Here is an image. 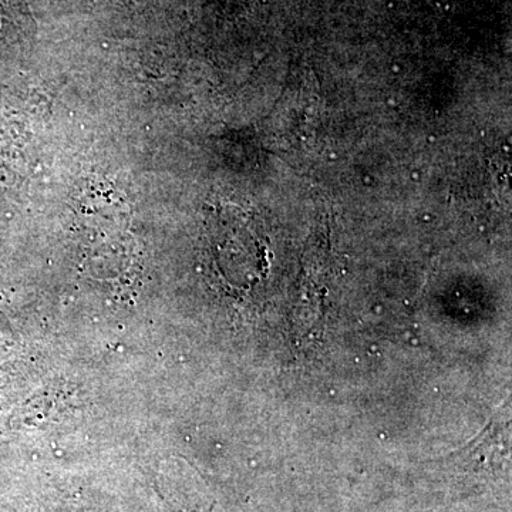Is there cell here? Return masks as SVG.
<instances>
[{
  "label": "cell",
  "instance_id": "1",
  "mask_svg": "<svg viewBox=\"0 0 512 512\" xmlns=\"http://www.w3.org/2000/svg\"><path fill=\"white\" fill-rule=\"evenodd\" d=\"M80 248L84 265L103 281H130L134 244L128 228L127 211L117 202L103 204L93 197L80 204Z\"/></svg>",
  "mask_w": 512,
  "mask_h": 512
}]
</instances>
